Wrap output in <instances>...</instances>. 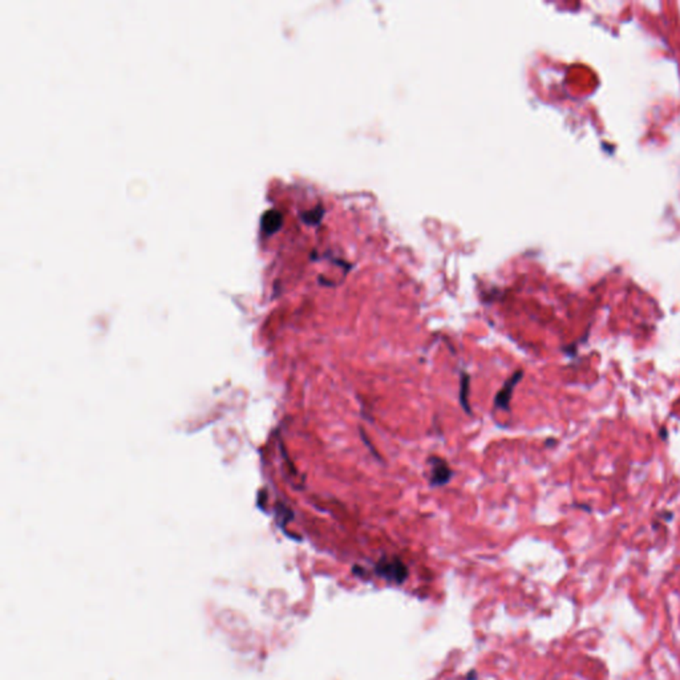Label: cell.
<instances>
[{"label":"cell","mask_w":680,"mask_h":680,"mask_svg":"<svg viewBox=\"0 0 680 680\" xmlns=\"http://www.w3.org/2000/svg\"><path fill=\"white\" fill-rule=\"evenodd\" d=\"M379 569L381 570V574H385L387 577L394 578L397 581L401 577H406V572H407L404 565L399 559H394V561H381L380 565H379Z\"/></svg>","instance_id":"3957f363"},{"label":"cell","mask_w":680,"mask_h":680,"mask_svg":"<svg viewBox=\"0 0 680 680\" xmlns=\"http://www.w3.org/2000/svg\"><path fill=\"white\" fill-rule=\"evenodd\" d=\"M428 463L432 468L431 477H429L431 485L432 487L447 485L452 478V471H450L448 464L445 463V460H443L437 456H432L428 459Z\"/></svg>","instance_id":"7a4b0ae2"},{"label":"cell","mask_w":680,"mask_h":680,"mask_svg":"<svg viewBox=\"0 0 680 680\" xmlns=\"http://www.w3.org/2000/svg\"><path fill=\"white\" fill-rule=\"evenodd\" d=\"M469 384H471V378L468 374L465 372H461V379H460V404L463 407L464 411L468 413V415H472L471 412V407L468 404V394H469Z\"/></svg>","instance_id":"277c9868"},{"label":"cell","mask_w":680,"mask_h":680,"mask_svg":"<svg viewBox=\"0 0 680 680\" xmlns=\"http://www.w3.org/2000/svg\"><path fill=\"white\" fill-rule=\"evenodd\" d=\"M522 376H524V372L522 371H517L508 380L503 383V388L497 392L496 397H494V407L496 408L509 411V404H510V400H512V394H513V391H515L516 385L522 379Z\"/></svg>","instance_id":"6da1fadb"}]
</instances>
